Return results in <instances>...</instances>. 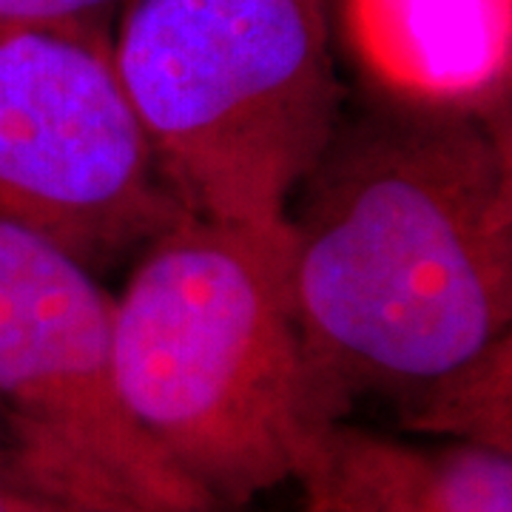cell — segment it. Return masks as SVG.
<instances>
[{
  "label": "cell",
  "instance_id": "6da1fadb",
  "mask_svg": "<svg viewBox=\"0 0 512 512\" xmlns=\"http://www.w3.org/2000/svg\"><path fill=\"white\" fill-rule=\"evenodd\" d=\"M288 208L291 285L325 419L407 407L510 336V128L413 106L342 123Z\"/></svg>",
  "mask_w": 512,
  "mask_h": 512
},
{
  "label": "cell",
  "instance_id": "7a4b0ae2",
  "mask_svg": "<svg viewBox=\"0 0 512 512\" xmlns=\"http://www.w3.org/2000/svg\"><path fill=\"white\" fill-rule=\"evenodd\" d=\"M131 416L222 510L299 478L325 419L291 285V237L188 211L111 296Z\"/></svg>",
  "mask_w": 512,
  "mask_h": 512
},
{
  "label": "cell",
  "instance_id": "3957f363",
  "mask_svg": "<svg viewBox=\"0 0 512 512\" xmlns=\"http://www.w3.org/2000/svg\"><path fill=\"white\" fill-rule=\"evenodd\" d=\"M111 60L194 214L285 225L342 120L325 0H120Z\"/></svg>",
  "mask_w": 512,
  "mask_h": 512
},
{
  "label": "cell",
  "instance_id": "277c9868",
  "mask_svg": "<svg viewBox=\"0 0 512 512\" xmlns=\"http://www.w3.org/2000/svg\"><path fill=\"white\" fill-rule=\"evenodd\" d=\"M0 470L89 512H225L148 439L114 370L111 296L0 220Z\"/></svg>",
  "mask_w": 512,
  "mask_h": 512
},
{
  "label": "cell",
  "instance_id": "5b68a950",
  "mask_svg": "<svg viewBox=\"0 0 512 512\" xmlns=\"http://www.w3.org/2000/svg\"><path fill=\"white\" fill-rule=\"evenodd\" d=\"M191 208L111 60V35L0 23V220L97 271Z\"/></svg>",
  "mask_w": 512,
  "mask_h": 512
},
{
  "label": "cell",
  "instance_id": "8992f818",
  "mask_svg": "<svg viewBox=\"0 0 512 512\" xmlns=\"http://www.w3.org/2000/svg\"><path fill=\"white\" fill-rule=\"evenodd\" d=\"M359 60L387 97L498 114L512 60V0H345Z\"/></svg>",
  "mask_w": 512,
  "mask_h": 512
},
{
  "label": "cell",
  "instance_id": "52a82bcc",
  "mask_svg": "<svg viewBox=\"0 0 512 512\" xmlns=\"http://www.w3.org/2000/svg\"><path fill=\"white\" fill-rule=\"evenodd\" d=\"M296 484L305 512H512V453L410 444L342 419L319 433Z\"/></svg>",
  "mask_w": 512,
  "mask_h": 512
},
{
  "label": "cell",
  "instance_id": "ba28073f",
  "mask_svg": "<svg viewBox=\"0 0 512 512\" xmlns=\"http://www.w3.org/2000/svg\"><path fill=\"white\" fill-rule=\"evenodd\" d=\"M402 419L416 433L512 453L510 336L424 390L416 402L404 407Z\"/></svg>",
  "mask_w": 512,
  "mask_h": 512
},
{
  "label": "cell",
  "instance_id": "9c48e42d",
  "mask_svg": "<svg viewBox=\"0 0 512 512\" xmlns=\"http://www.w3.org/2000/svg\"><path fill=\"white\" fill-rule=\"evenodd\" d=\"M120 0H0V23L83 26L111 35Z\"/></svg>",
  "mask_w": 512,
  "mask_h": 512
},
{
  "label": "cell",
  "instance_id": "30bf717a",
  "mask_svg": "<svg viewBox=\"0 0 512 512\" xmlns=\"http://www.w3.org/2000/svg\"><path fill=\"white\" fill-rule=\"evenodd\" d=\"M0 512H89L77 504L29 490L0 470Z\"/></svg>",
  "mask_w": 512,
  "mask_h": 512
},
{
  "label": "cell",
  "instance_id": "8fae6325",
  "mask_svg": "<svg viewBox=\"0 0 512 512\" xmlns=\"http://www.w3.org/2000/svg\"><path fill=\"white\" fill-rule=\"evenodd\" d=\"M0 458H3V439H0Z\"/></svg>",
  "mask_w": 512,
  "mask_h": 512
}]
</instances>
